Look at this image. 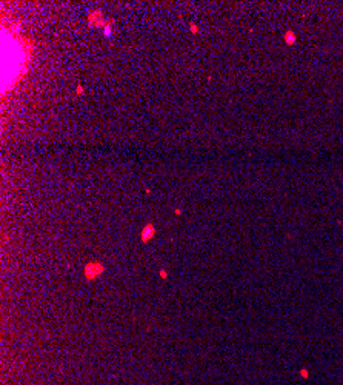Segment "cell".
I'll list each match as a JSON object with an SVG mask.
<instances>
[{
	"mask_svg": "<svg viewBox=\"0 0 343 385\" xmlns=\"http://www.w3.org/2000/svg\"><path fill=\"white\" fill-rule=\"evenodd\" d=\"M103 273V265L100 262H89V264L85 265L83 268V274L88 280H92L96 277H99L100 274Z\"/></svg>",
	"mask_w": 343,
	"mask_h": 385,
	"instance_id": "1",
	"label": "cell"
},
{
	"mask_svg": "<svg viewBox=\"0 0 343 385\" xmlns=\"http://www.w3.org/2000/svg\"><path fill=\"white\" fill-rule=\"evenodd\" d=\"M86 20H88V23L91 26H105L106 25L105 17H103V13H102L100 9H92L91 13L88 14Z\"/></svg>",
	"mask_w": 343,
	"mask_h": 385,
	"instance_id": "2",
	"label": "cell"
},
{
	"mask_svg": "<svg viewBox=\"0 0 343 385\" xmlns=\"http://www.w3.org/2000/svg\"><path fill=\"white\" fill-rule=\"evenodd\" d=\"M154 234H156V227H154L152 223H148V225L143 227V230L140 233V237H142L143 242H148V241H151V239L154 237Z\"/></svg>",
	"mask_w": 343,
	"mask_h": 385,
	"instance_id": "3",
	"label": "cell"
},
{
	"mask_svg": "<svg viewBox=\"0 0 343 385\" xmlns=\"http://www.w3.org/2000/svg\"><path fill=\"white\" fill-rule=\"evenodd\" d=\"M103 34L106 37H109L112 34V25H111V22H106V25L103 26Z\"/></svg>",
	"mask_w": 343,
	"mask_h": 385,
	"instance_id": "4",
	"label": "cell"
},
{
	"mask_svg": "<svg viewBox=\"0 0 343 385\" xmlns=\"http://www.w3.org/2000/svg\"><path fill=\"white\" fill-rule=\"evenodd\" d=\"M285 39H286V43H294V40H296V36H294V32L288 31V32L285 34Z\"/></svg>",
	"mask_w": 343,
	"mask_h": 385,
	"instance_id": "5",
	"label": "cell"
},
{
	"mask_svg": "<svg viewBox=\"0 0 343 385\" xmlns=\"http://www.w3.org/2000/svg\"><path fill=\"white\" fill-rule=\"evenodd\" d=\"M189 31L193 32V34H197L199 32V26L195 25V23H189Z\"/></svg>",
	"mask_w": 343,
	"mask_h": 385,
	"instance_id": "6",
	"label": "cell"
},
{
	"mask_svg": "<svg viewBox=\"0 0 343 385\" xmlns=\"http://www.w3.org/2000/svg\"><path fill=\"white\" fill-rule=\"evenodd\" d=\"M83 93H85V89H83V86H82V85L75 86V94H77V96H80V94H83Z\"/></svg>",
	"mask_w": 343,
	"mask_h": 385,
	"instance_id": "7",
	"label": "cell"
},
{
	"mask_svg": "<svg viewBox=\"0 0 343 385\" xmlns=\"http://www.w3.org/2000/svg\"><path fill=\"white\" fill-rule=\"evenodd\" d=\"M160 277H162V279H166V277H168V273L165 271V270H160Z\"/></svg>",
	"mask_w": 343,
	"mask_h": 385,
	"instance_id": "8",
	"label": "cell"
},
{
	"mask_svg": "<svg viewBox=\"0 0 343 385\" xmlns=\"http://www.w3.org/2000/svg\"><path fill=\"white\" fill-rule=\"evenodd\" d=\"M301 376H303V377H306V376H308V373H306V370H303V371H301Z\"/></svg>",
	"mask_w": 343,
	"mask_h": 385,
	"instance_id": "9",
	"label": "cell"
},
{
	"mask_svg": "<svg viewBox=\"0 0 343 385\" xmlns=\"http://www.w3.org/2000/svg\"><path fill=\"white\" fill-rule=\"evenodd\" d=\"M174 213H175V214H180V213H182V209H180V208H175Z\"/></svg>",
	"mask_w": 343,
	"mask_h": 385,
	"instance_id": "10",
	"label": "cell"
}]
</instances>
